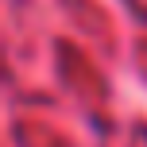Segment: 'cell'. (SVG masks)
I'll use <instances>...</instances> for the list:
<instances>
[]
</instances>
